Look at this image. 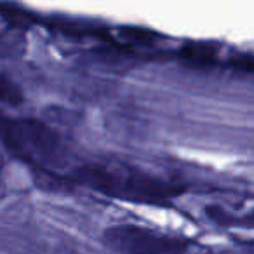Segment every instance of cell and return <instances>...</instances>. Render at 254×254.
<instances>
[{
	"label": "cell",
	"instance_id": "obj_1",
	"mask_svg": "<svg viewBox=\"0 0 254 254\" xmlns=\"http://www.w3.org/2000/svg\"><path fill=\"white\" fill-rule=\"evenodd\" d=\"M80 176L91 188L122 200L160 204L181 193V188L176 185L166 183L134 169L89 166L82 169Z\"/></svg>",
	"mask_w": 254,
	"mask_h": 254
},
{
	"label": "cell",
	"instance_id": "obj_2",
	"mask_svg": "<svg viewBox=\"0 0 254 254\" xmlns=\"http://www.w3.org/2000/svg\"><path fill=\"white\" fill-rule=\"evenodd\" d=\"M4 143L23 159L56 162L63 155V143L58 132L39 120H7L0 124Z\"/></svg>",
	"mask_w": 254,
	"mask_h": 254
},
{
	"label": "cell",
	"instance_id": "obj_3",
	"mask_svg": "<svg viewBox=\"0 0 254 254\" xmlns=\"http://www.w3.org/2000/svg\"><path fill=\"white\" fill-rule=\"evenodd\" d=\"M103 240L119 254H183L190 240L167 235L139 225H113L105 230Z\"/></svg>",
	"mask_w": 254,
	"mask_h": 254
},
{
	"label": "cell",
	"instance_id": "obj_4",
	"mask_svg": "<svg viewBox=\"0 0 254 254\" xmlns=\"http://www.w3.org/2000/svg\"><path fill=\"white\" fill-rule=\"evenodd\" d=\"M205 216L212 223L219 226H228V228H254V209L242 216H235L230 211L223 209L221 205H207Z\"/></svg>",
	"mask_w": 254,
	"mask_h": 254
},
{
	"label": "cell",
	"instance_id": "obj_5",
	"mask_svg": "<svg viewBox=\"0 0 254 254\" xmlns=\"http://www.w3.org/2000/svg\"><path fill=\"white\" fill-rule=\"evenodd\" d=\"M0 101L5 105L18 106L23 103V92L11 78L0 73Z\"/></svg>",
	"mask_w": 254,
	"mask_h": 254
}]
</instances>
